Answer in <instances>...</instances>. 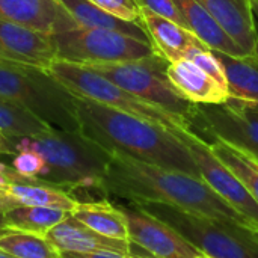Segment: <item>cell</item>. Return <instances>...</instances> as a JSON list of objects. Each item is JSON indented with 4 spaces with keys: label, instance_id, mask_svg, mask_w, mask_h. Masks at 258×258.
<instances>
[{
    "label": "cell",
    "instance_id": "6da1fadb",
    "mask_svg": "<svg viewBox=\"0 0 258 258\" xmlns=\"http://www.w3.org/2000/svg\"><path fill=\"white\" fill-rule=\"evenodd\" d=\"M80 132L112 156L200 177L198 166L174 128L76 97Z\"/></svg>",
    "mask_w": 258,
    "mask_h": 258
},
{
    "label": "cell",
    "instance_id": "7a4b0ae2",
    "mask_svg": "<svg viewBox=\"0 0 258 258\" xmlns=\"http://www.w3.org/2000/svg\"><path fill=\"white\" fill-rule=\"evenodd\" d=\"M98 192L124 198L130 203L168 204L190 213L231 221L251 228L201 177L142 163L122 156L112 157Z\"/></svg>",
    "mask_w": 258,
    "mask_h": 258
},
{
    "label": "cell",
    "instance_id": "3957f363",
    "mask_svg": "<svg viewBox=\"0 0 258 258\" xmlns=\"http://www.w3.org/2000/svg\"><path fill=\"white\" fill-rule=\"evenodd\" d=\"M9 147L11 156L23 150L41 154L45 169L38 178L60 189L98 190L113 157L80 130L48 128L36 136L9 138Z\"/></svg>",
    "mask_w": 258,
    "mask_h": 258
},
{
    "label": "cell",
    "instance_id": "277c9868",
    "mask_svg": "<svg viewBox=\"0 0 258 258\" xmlns=\"http://www.w3.org/2000/svg\"><path fill=\"white\" fill-rule=\"evenodd\" d=\"M0 97L23 106L51 128L80 130L76 95L45 68L0 59Z\"/></svg>",
    "mask_w": 258,
    "mask_h": 258
},
{
    "label": "cell",
    "instance_id": "5b68a950",
    "mask_svg": "<svg viewBox=\"0 0 258 258\" xmlns=\"http://www.w3.org/2000/svg\"><path fill=\"white\" fill-rule=\"evenodd\" d=\"M177 230L210 258H258V231L231 221L190 213L160 203H133Z\"/></svg>",
    "mask_w": 258,
    "mask_h": 258
},
{
    "label": "cell",
    "instance_id": "8992f818",
    "mask_svg": "<svg viewBox=\"0 0 258 258\" xmlns=\"http://www.w3.org/2000/svg\"><path fill=\"white\" fill-rule=\"evenodd\" d=\"M168 65L169 62L163 56L154 53L135 60L83 67L112 80L142 101L175 115L189 127V118L194 112L195 103L184 98L172 85L168 77Z\"/></svg>",
    "mask_w": 258,
    "mask_h": 258
},
{
    "label": "cell",
    "instance_id": "52a82bcc",
    "mask_svg": "<svg viewBox=\"0 0 258 258\" xmlns=\"http://www.w3.org/2000/svg\"><path fill=\"white\" fill-rule=\"evenodd\" d=\"M48 71L76 97L97 101L100 104L150 119L153 122H159L169 128H189L187 124L175 115L142 101L141 98L135 97L133 94L127 92L112 80L103 77L88 67L54 59Z\"/></svg>",
    "mask_w": 258,
    "mask_h": 258
},
{
    "label": "cell",
    "instance_id": "ba28073f",
    "mask_svg": "<svg viewBox=\"0 0 258 258\" xmlns=\"http://www.w3.org/2000/svg\"><path fill=\"white\" fill-rule=\"evenodd\" d=\"M51 41L56 59L77 65L135 60L156 53L151 42L109 29L79 26L53 35Z\"/></svg>",
    "mask_w": 258,
    "mask_h": 258
},
{
    "label": "cell",
    "instance_id": "9c48e42d",
    "mask_svg": "<svg viewBox=\"0 0 258 258\" xmlns=\"http://www.w3.org/2000/svg\"><path fill=\"white\" fill-rule=\"evenodd\" d=\"M189 130L206 142L221 139L258 159V103L230 98L222 104H195Z\"/></svg>",
    "mask_w": 258,
    "mask_h": 258
},
{
    "label": "cell",
    "instance_id": "30bf717a",
    "mask_svg": "<svg viewBox=\"0 0 258 258\" xmlns=\"http://www.w3.org/2000/svg\"><path fill=\"white\" fill-rule=\"evenodd\" d=\"M180 139L187 145L197 166L200 177L221 197L224 198L248 224L258 231V203L246 190L242 181L234 172L222 163L212 151L209 142L184 127L174 128Z\"/></svg>",
    "mask_w": 258,
    "mask_h": 258
},
{
    "label": "cell",
    "instance_id": "8fae6325",
    "mask_svg": "<svg viewBox=\"0 0 258 258\" xmlns=\"http://www.w3.org/2000/svg\"><path fill=\"white\" fill-rule=\"evenodd\" d=\"M118 207L127 221L128 240L151 258H198L203 254L177 230L136 204Z\"/></svg>",
    "mask_w": 258,
    "mask_h": 258
},
{
    "label": "cell",
    "instance_id": "7c38bea8",
    "mask_svg": "<svg viewBox=\"0 0 258 258\" xmlns=\"http://www.w3.org/2000/svg\"><path fill=\"white\" fill-rule=\"evenodd\" d=\"M0 18L48 36L79 27L59 0H0Z\"/></svg>",
    "mask_w": 258,
    "mask_h": 258
},
{
    "label": "cell",
    "instance_id": "4fadbf2b",
    "mask_svg": "<svg viewBox=\"0 0 258 258\" xmlns=\"http://www.w3.org/2000/svg\"><path fill=\"white\" fill-rule=\"evenodd\" d=\"M0 59L48 70L56 51L51 36L0 18Z\"/></svg>",
    "mask_w": 258,
    "mask_h": 258
},
{
    "label": "cell",
    "instance_id": "5bb4252c",
    "mask_svg": "<svg viewBox=\"0 0 258 258\" xmlns=\"http://www.w3.org/2000/svg\"><path fill=\"white\" fill-rule=\"evenodd\" d=\"M139 23L147 32L156 53L163 56L169 63L186 59L198 50L210 48L187 27L151 11L141 9Z\"/></svg>",
    "mask_w": 258,
    "mask_h": 258
},
{
    "label": "cell",
    "instance_id": "9a60e30c",
    "mask_svg": "<svg viewBox=\"0 0 258 258\" xmlns=\"http://www.w3.org/2000/svg\"><path fill=\"white\" fill-rule=\"evenodd\" d=\"M168 77L177 91L195 104H222L230 100L228 85L221 83L192 57L171 62Z\"/></svg>",
    "mask_w": 258,
    "mask_h": 258
},
{
    "label": "cell",
    "instance_id": "2e32d148",
    "mask_svg": "<svg viewBox=\"0 0 258 258\" xmlns=\"http://www.w3.org/2000/svg\"><path fill=\"white\" fill-rule=\"evenodd\" d=\"M206 12L246 53L257 54V20L251 0H197Z\"/></svg>",
    "mask_w": 258,
    "mask_h": 258
},
{
    "label": "cell",
    "instance_id": "e0dca14e",
    "mask_svg": "<svg viewBox=\"0 0 258 258\" xmlns=\"http://www.w3.org/2000/svg\"><path fill=\"white\" fill-rule=\"evenodd\" d=\"M45 237L60 251V252H98L109 251L122 255H130L132 243L128 240L110 239L101 236L82 224L73 215L51 228Z\"/></svg>",
    "mask_w": 258,
    "mask_h": 258
},
{
    "label": "cell",
    "instance_id": "ac0fdd59",
    "mask_svg": "<svg viewBox=\"0 0 258 258\" xmlns=\"http://www.w3.org/2000/svg\"><path fill=\"white\" fill-rule=\"evenodd\" d=\"M181 14L186 27L192 30L212 50L233 56H246V53L227 35V32L206 12L197 0H172Z\"/></svg>",
    "mask_w": 258,
    "mask_h": 258
},
{
    "label": "cell",
    "instance_id": "d6986e66",
    "mask_svg": "<svg viewBox=\"0 0 258 258\" xmlns=\"http://www.w3.org/2000/svg\"><path fill=\"white\" fill-rule=\"evenodd\" d=\"M228 83L230 98L258 103V53L246 56H233L213 50Z\"/></svg>",
    "mask_w": 258,
    "mask_h": 258
},
{
    "label": "cell",
    "instance_id": "ffe728a7",
    "mask_svg": "<svg viewBox=\"0 0 258 258\" xmlns=\"http://www.w3.org/2000/svg\"><path fill=\"white\" fill-rule=\"evenodd\" d=\"M59 2L80 27L116 30V32H122L125 35H130L138 39L150 42V38L141 23H132V21L121 20V18L106 12L104 9L98 8L97 5H94L89 0H59Z\"/></svg>",
    "mask_w": 258,
    "mask_h": 258
},
{
    "label": "cell",
    "instance_id": "44dd1931",
    "mask_svg": "<svg viewBox=\"0 0 258 258\" xmlns=\"http://www.w3.org/2000/svg\"><path fill=\"white\" fill-rule=\"evenodd\" d=\"M71 215L101 236L128 240L125 216L118 206H113L109 201L77 203Z\"/></svg>",
    "mask_w": 258,
    "mask_h": 258
},
{
    "label": "cell",
    "instance_id": "7402d4cb",
    "mask_svg": "<svg viewBox=\"0 0 258 258\" xmlns=\"http://www.w3.org/2000/svg\"><path fill=\"white\" fill-rule=\"evenodd\" d=\"M5 187L20 206L51 207L71 213L79 203L65 189H60L38 177H32L26 183H12Z\"/></svg>",
    "mask_w": 258,
    "mask_h": 258
},
{
    "label": "cell",
    "instance_id": "603a6c76",
    "mask_svg": "<svg viewBox=\"0 0 258 258\" xmlns=\"http://www.w3.org/2000/svg\"><path fill=\"white\" fill-rule=\"evenodd\" d=\"M71 213L51 207L20 206L6 212L5 224L9 230L45 236L51 228L67 219Z\"/></svg>",
    "mask_w": 258,
    "mask_h": 258
},
{
    "label": "cell",
    "instance_id": "cb8c5ba5",
    "mask_svg": "<svg viewBox=\"0 0 258 258\" xmlns=\"http://www.w3.org/2000/svg\"><path fill=\"white\" fill-rule=\"evenodd\" d=\"M209 145L216 157L234 172V175L258 203V159L248 151L221 139H215L209 142Z\"/></svg>",
    "mask_w": 258,
    "mask_h": 258
},
{
    "label": "cell",
    "instance_id": "d4e9b609",
    "mask_svg": "<svg viewBox=\"0 0 258 258\" xmlns=\"http://www.w3.org/2000/svg\"><path fill=\"white\" fill-rule=\"evenodd\" d=\"M48 127L23 106L0 97V133L9 138L36 136Z\"/></svg>",
    "mask_w": 258,
    "mask_h": 258
},
{
    "label": "cell",
    "instance_id": "484cf974",
    "mask_svg": "<svg viewBox=\"0 0 258 258\" xmlns=\"http://www.w3.org/2000/svg\"><path fill=\"white\" fill-rule=\"evenodd\" d=\"M0 249L15 258H60V251L45 236L15 230L0 237Z\"/></svg>",
    "mask_w": 258,
    "mask_h": 258
},
{
    "label": "cell",
    "instance_id": "4316f807",
    "mask_svg": "<svg viewBox=\"0 0 258 258\" xmlns=\"http://www.w3.org/2000/svg\"><path fill=\"white\" fill-rule=\"evenodd\" d=\"M106 12L132 23H139L141 9L135 0H89Z\"/></svg>",
    "mask_w": 258,
    "mask_h": 258
},
{
    "label": "cell",
    "instance_id": "83f0119b",
    "mask_svg": "<svg viewBox=\"0 0 258 258\" xmlns=\"http://www.w3.org/2000/svg\"><path fill=\"white\" fill-rule=\"evenodd\" d=\"M12 168L21 175L27 177H39L45 169V162L36 151L23 150L17 153L12 159Z\"/></svg>",
    "mask_w": 258,
    "mask_h": 258
},
{
    "label": "cell",
    "instance_id": "f1b7e54d",
    "mask_svg": "<svg viewBox=\"0 0 258 258\" xmlns=\"http://www.w3.org/2000/svg\"><path fill=\"white\" fill-rule=\"evenodd\" d=\"M139 6V9H147L151 11L160 17L169 18L181 26L186 27V23L181 17V14L178 12L177 6L172 3V0H135Z\"/></svg>",
    "mask_w": 258,
    "mask_h": 258
},
{
    "label": "cell",
    "instance_id": "f546056e",
    "mask_svg": "<svg viewBox=\"0 0 258 258\" xmlns=\"http://www.w3.org/2000/svg\"><path fill=\"white\" fill-rule=\"evenodd\" d=\"M30 178L32 177L21 175L12 166H6V165L0 163V186H8V184H12V183H26Z\"/></svg>",
    "mask_w": 258,
    "mask_h": 258
},
{
    "label": "cell",
    "instance_id": "4dcf8cb0",
    "mask_svg": "<svg viewBox=\"0 0 258 258\" xmlns=\"http://www.w3.org/2000/svg\"><path fill=\"white\" fill-rule=\"evenodd\" d=\"M15 207H20V204L9 195L5 186H0V213H6Z\"/></svg>",
    "mask_w": 258,
    "mask_h": 258
},
{
    "label": "cell",
    "instance_id": "1f68e13d",
    "mask_svg": "<svg viewBox=\"0 0 258 258\" xmlns=\"http://www.w3.org/2000/svg\"><path fill=\"white\" fill-rule=\"evenodd\" d=\"M77 258H128L130 255H122V254H116V252H109V251H98V252H71Z\"/></svg>",
    "mask_w": 258,
    "mask_h": 258
},
{
    "label": "cell",
    "instance_id": "d6a6232c",
    "mask_svg": "<svg viewBox=\"0 0 258 258\" xmlns=\"http://www.w3.org/2000/svg\"><path fill=\"white\" fill-rule=\"evenodd\" d=\"M0 154H9L11 156V147H9V138L0 133Z\"/></svg>",
    "mask_w": 258,
    "mask_h": 258
},
{
    "label": "cell",
    "instance_id": "836d02e7",
    "mask_svg": "<svg viewBox=\"0 0 258 258\" xmlns=\"http://www.w3.org/2000/svg\"><path fill=\"white\" fill-rule=\"evenodd\" d=\"M9 231H11V230H9V228L6 227V224H5V216H3V213H0V237L6 236Z\"/></svg>",
    "mask_w": 258,
    "mask_h": 258
},
{
    "label": "cell",
    "instance_id": "e575fe53",
    "mask_svg": "<svg viewBox=\"0 0 258 258\" xmlns=\"http://www.w3.org/2000/svg\"><path fill=\"white\" fill-rule=\"evenodd\" d=\"M251 6H252V12L258 18V0H251Z\"/></svg>",
    "mask_w": 258,
    "mask_h": 258
},
{
    "label": "cell",
    "instance_id": "d590c367",
    "mask_svg": "<svg viewBox=\"0 0 258 258\" xmlns=\"http://www.w3.org/2000/svg\"><path fill=\"white\" fill-rule=\"evenodd\" d=\"M60 255H62V258H77L74 254H71V252H60Z\"/></svg>",
    "mask_w": 258,
    "mask_h": 258
},
{
    "label": "cell",
    "instance_id": "8d00e7d4",
    "mask_svg": "<svg viewBox=\"0 0 258 258\" xmlns=\"http://www.w3.org/2000/svg\"><path fill=\"white\" fill-rule=\"evenodd\" d=\"M0 258H15V257L9 255L8 252H5V251H2V249H0Z\"/></svg>",
    "mask_w": 258,
    "mask_h": 258
},
{
    "label": "cell",
    "instance_id": "74e56055",
    "mask_svg": "<svg viewBox=\"0 0 258 258\" xmlns=\"http://www.w3.org/2000/svg\"><path fill=\"white\" fill-rule=\"evenodd\" d=\"M198 258H210V257H209V255H206V254H201Z\"/></svg>",
    "mask_w": 258,
    "mask_h": 258
},
{
    "label": "cell",
    "instance_id": "f35d334b",
    "mask_svg": "<svg viewBox=\"0 0 258 258\" xmlns=\"http://www.w3.org/2000/svg\"><path fill=\"white\" fill-rule=\"evenodd\" d=\"M128 258H144V257H133V255H130Z\"/></svg>",
    "mask_w": 258,
    "mask_h": 258
},
{
    "label": "cell",
    "instance_id": "ab89813d",
    "mask_svg": "<svg viewBox=\"0 0 258 258\" xmlns=\"http://www.w3.org/2000/svg\"><path fill=\"white\" fill-rule=\"evenodd\" d=\"M255 27H257V36H258V21H257V24H255Z\"/></svg>",
    "mask_w": 258,
    "mask_h": 258
},
{
    "label": "cell",
    "instance_id": "60d3db41",
    "mask_svg": "<svg viewBox=\"0 0 258 258\" xmlns=\"http://www.w3.org/2000/svg\"><path fill=\"white\" fill-rule=\"evenodd\" d=\"M60 258H62V255H60Z\"/></svg>",
    "mask_w": 258,
    "mask_h": 258
}]
</instances>
